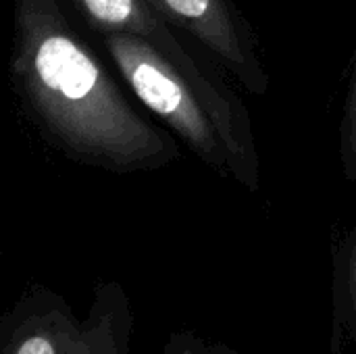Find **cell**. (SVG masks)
Returning <instances> with one entry per match:
<instances>
[{
    "instance_id": "5",
    "label": "cell",
    "mask_w": 356,
    "mask_h": 354,
    "mask_svg": "<svg viewBox=\"0 0 356 354\" xmlns=\"http://www.w3.org/2000/svg\"><path fill=\"white\" fill-rule=\"evenodd\" d=\"M340 161L346 182H356V65L340 123Z\"/></svg>"
},
{
    "instance_id": "6",
    "label": "cell",
    "mask_w": 356,
    "mask_h": 354,
    "mask_svg": "<svg viewBox=\"0 0 356 354\" xmlns=\"http://www.w3.org/2000/svg\"><path fill=\"white\" fill-rule=\"evenodd\" d=\"M17 354H54V351L46 338H31L19 348Z\"/></svg>"
},
{
    "instance_id": "4",
    "label": "cell",
    "mask_w": 356,
    "mask_h": 354,
    "mask_svg": "<svg viewBox=\"0 0 356 354\" xmlns=\"http://www.w3.org/2000/svg\"><path fill=\"white\" fill-rule=\"evenodd\" d=\"M169 25L188 31L250 94L269 90L250 23L234 0H146Z\"/></svg>"
},
{
    "instance_id": "3",
    "label": "cell",
    "mask_w": 356,
    "mask_h": 354,
    "mask_svg": "<svg viewBox=\"0 0 356 354\" xmlns=\"http://www.w3.org/2000/svg\"><path fill=\"white\" fill-rule=\"evenodd\" d=\"M102 44L119 75L184 144L215 173L234 179V159L194 88L150 44L136 35L108 33Z\"/></svg>"
},
{
    "instance_id": "1",
    "label": "cell",
    "mask_w": 356,
    "mask_h": 354,
    "mask_svg": "<svg viewBox=\"0 0 356 354\" xmlns=\"http://www.w3.org/2000/svg\"><path fill=\"white\" fill-rule=\"evenodd\" d=\"M10 77L42 138L79 165L129 175L179 159L177 142L129 104L58 0H13Z\"/></svg>"
},
{
    "instance_id": "2",
    "label": "cell",
    "mask_w": 356,
    "mask_h": 354,
    "mask_svg": "<svg viewBox=\"0 0 356 354\" xmlns=\"http://www.w3.org/2000/svg\"><path fill=\"white\" fill-rule=\"evenodd\" d=\"M73 4L100 38L108 33L136 35L179 71L223 134L234 159V179L248 190H257L261 182L259 154L246 106L213 69L200 65L188 52L169 23L146 0H73Z\"/></svg>"
}]
</instances>
